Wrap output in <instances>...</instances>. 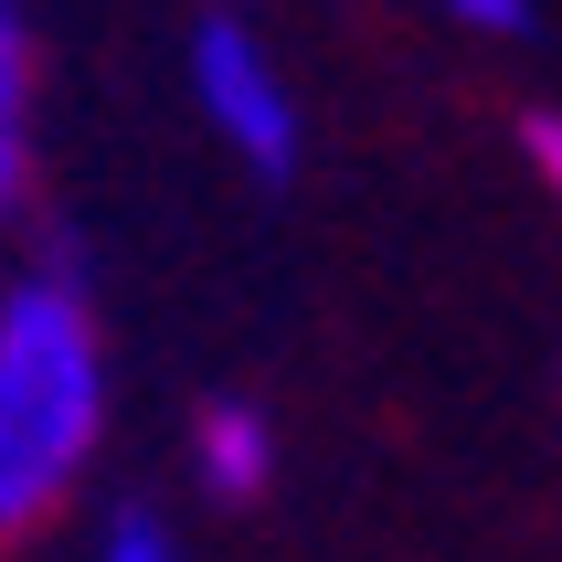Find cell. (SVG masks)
<instances>
[{
    "instance_id": "7",
    "label": "cell",
    "mask_w": 562,
    "mask_h": 562,
    "mask_svg": "<svg viewBox=\"0 0 562 562\" xmlns=\"http://www.w3.org/2000/svg\"><path fill=\"white\" fill-rule=\"evenodd\" d=\"M520 159H531V181L562 202V106H531L520 117Z\"/></svg>"
},
{
    "instance_id": "3",
    "label": "cell",
    "mask_w": 562,
    "mask_h": 562,
    "mask_svg": "<svg viewBox=\"0 0 562 562\" xmlns=\"http://www.w3.org/2000/svg\"><path fill=\"white\" fill-rule=\"evenodd\" d=\"M191 477H202V499H223V509L266 499V477H277V425H266L245 393H213V404L191 414Z\"/></svg>"
},
{
    "instance_id": "4",
    "label": "cell",
    "mask_w": 562,
    "mask_h": 562,
    "mask_svg": "<svg viewBox=\"0 0 562 562\" xmlns=\"http://www.w3.org/2000/svg\"><path fill=\"white\" fill-rule=\"evenodd\" d=\"M32 202V32L0 0V213Z\"/></svg>"
},
{
    "instance_id": "2",
    "label": "cell",
    "mask_w": 562,
    "mask_h": 562,
    "mask_svg": "<svg viewBox=\"0 0 562 562\" xmlns=\"http://www.w3.org/2000/svg\"><path fill=\"white\" fill-rule=\"evenodd\" d=\"M181 75H191V106L213 117V138L245 159L255 181H297L308 117H297V86H286V64L266 54V32H255L245 11H202Z\"/></svg>"
},
{
    "instance_id": "8",
    "label": "cell",
    "mask_w": 562,
    "mask_h": 562,
    "mask_svg": "<svg viewBox=\"0 0 562 562\" xmlns=\"http://www.w3.org/2000/svg\"><path fill=\"white\" fill-rule=\"evenodd\" d=\"M213 11H245V0H213Z\"/></svg>"
},
{
    "instance_id": "5",
    "label": "cell",
    "mask_w": 562,
    "mask_h": 562,
    "mask_svg": "<svg viewBox=\"0 0 562 562\" xmlns=\"http://www.w3.org/2000/svg\"><path fill=\"white\" fill-rule=\"evenodd\" d=\"M436 11L477 43H531V22H541V0H436Z\"/></svg>"
},
{
    "instance_id": "6",
    "label": "cell",
    "mask_w": 562,
    "mask_h": 562,
    "mask_svg": "<svg viewBox=\"0 0 562 562\" xmlns=\"http://www.w3.org/2000/svg\"><path fill=\"white\" fill-rule=\"evenodd\" d=\"M95 562H181V552H170V531H159L149 509H117L106 541H95Z\"/></svg>"
},
{
    "instance_id": "1",
    "label": "cell",
    "mask_w": 562,
    "mask_h": 562,
    "mask_svg": "<svg viewBox=\"0 0 562 562\" xmlns=\"http://www.w3.org/2000/svg\"><path fill=\"white\" fill-rule=\"evenodd\" d=\"M106 436V350H95L86 266L54 245L32 277L0 286V541H32L75 499Z\"/></svg>"
}]
</instances>
